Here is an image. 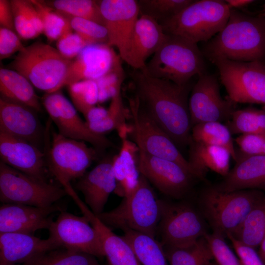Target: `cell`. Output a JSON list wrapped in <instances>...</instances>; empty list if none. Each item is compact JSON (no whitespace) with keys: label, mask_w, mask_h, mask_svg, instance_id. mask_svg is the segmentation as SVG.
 I'll list each match as a JSON object with an SVG mask.
<instances>
[{"label":"cell","mask_w":265,"mask_h":265,"mask_svg":"<svg viewBox=\"0 0 265 265\" xmlns=\"http://www.w3.org/2000/svg\"><path fill=\"white\" fill-rule=\"evenodd\" d=\"M188 162L196 178L203 179L211 170L225 177L230 171L229 152L225 148L192 140Z\"/></svg>","instance_id":"cell-27"},{"label":"cell","mask_w":265,"mask_h":265,"mask_svg":"<svg viewBox=\"0 0 265 265\" xmlns=\"http://www.w3.org/2000/svg\"><path fill=\"white\" fill-rule=\"evenodd\" d=\"M192 0H140L137 3L140 15L148 16L159 23L178 14Z\"/></svg>","instance_id":"cell-39"},{"label":"cell","mask_w":265,"mask_h":265,"mask_svg":"<svg viewBox=\"0 0 265 265\" xmlns=\"http://www.w3.org/2000/svg\"><path fill=\"white\" fill-rule=\"evenodd\" d=\"M265 198L258 190L224 192L211 187L203 192L200 203L214 232L224 236L233 234L252 209Z\"/></svg>","instance_id":"cell-7"},{"label":"cell","mask_w":265,"mask_h":265,"mask_svg":"<svg viewBox=\"0 0 265 265\" xmlns=\"http://www.w3.org/2000/svg\"></svg>","instance_id":"cell-58"},{"label":"cell","mask_w":265,"mask_h":265,"mask_svg":"<svg viewBox=\"0 0 265 265\" xmlns=\"http://www.w3.org/2000/svg\"><path fill=\"white\" fill-rule=\"evenodd\" d=\"M217 68L228 98L235 104L252 103L265 106V63L224 58L212 62Z\"/></svg>","instance_id":"cell-9"},{"label":"cell","mask_w":265,"mask_h":265,"mask_svg":"<svg viewBox=\"0 0 265 265\" xmlns=\"http://www.w3.org/2000/svg\"><path fill=\"white\" fill-rule=\"evenodd\" d=\"M116 186L112 158L102 160L86 172L78 179L75 187L82 193L86 205L98 216L104 212L108 198Z\"/></svg>","instance_id":"cell-22"},{"label":"cell","mask_w":265,"mask_h":265,"mask_svg":"<svg viewBox=\"0 0 265 265\" xmlns=\"http://www.w3.org/2000/svg\"><path fill=\"white\" fill-rule=\"evenodd\" d=\"M235 141L239 153L249 156H265V135L245 134L237 137Z\"/></svg>","instance_id":"cell-46"},{"label":"cell","mask_w":265,"mask_h":265,"mask_svg":"<svg viewBox=\"0 0 265 265\" xmlns=\"http://www.w3.org/2000/svg\"><path fill=\"white\" fill-rule=\"evenodd\" d=\"M45 2L49 6L68 18L86 19L105 26L97 0H54Z\"/></svg>","instance_id":"cell-36"},{"label":"cell","mask_w":265,"mask_h":265,"mask_svg":"<svg viewBox=\"0 0 265 265\" xmlns=\"http://www.w3.org/2000/svg\"><path fill=\"white\" fill-rule=\"evenodd\" d=\"M98 152L89 147L84 141L66 137L52 132L51 145L45 153L47 168L65 188L72 181L79 179L86 172Z\"/></svg>","instance_id":"cell-10"},{"label":"cell","mask_w":265,"mask_h":265,"mask_svg":"<svg viewBox=\"0 0 265 265\" xmlns=\"http://www.w3.org/2000/svg\"><path fill=\"white\" fill-rule=\"evenodd\" d=\"M227 237L231 241L241 265H265L255 249L244 244L231 234Z\"/></svg>","instance_id":"cell-48"},{"label":"cell","mask_w":265,"mask_h":265,"mask_svg":"<svg viewBox=\"0 0 265 265\" xmlns=\"http://www.w3.org/2000/svg\"><path fill=\"white\" fill-rule=\"evenodd\" d=\"M225 1L230 9L242 8L254 2V0H226Z\"/></svg>","instance_id":"cell-52"},{"label":"cell","mask_w":265,"mask_h":265,"mask_svg":"<svg viewBox=\"0 0 265 265\" xmlns=\"http://www.w3.org/2000/svg\"><path fill=\"white\" fill-rule=\"evenodd\" d=\"M263 14L265 16V2L263 5Z\"/></svg>","instance_id":"cell-55"},{"label":"cell","mask_w":265,"mask_h":265,"mask_svg":"<svg viewBox=\"0 0 265 265\" xmlns=\"http://www.w3.org/2000/svg\"><path fill=\"white\" fill-rule=\"evenodd\" d=\"M208 265H217V264L215 265V264H212V263L211 262Z\"/></svg>","instance_id":"cell-56"},{"label":"cell","mask_w":265,"mask_h":265,"mask_svg":"<svg viewBox=\"0 0 265 265\" xmlns=\"http://www.w3.org/2000/svg\"><path fill=\"white\" fill-rule=\"evenodd\" d=\"M129 104L132 119L129 132L138 149L153 156L176 162L195 177L188 160L167 133L141 107L138 98L135 96L130 98Z\"/></svg>","instance_id":"cell-11"},{"label":"cell","mask_w":265,"mask_h":265,"mask_svg":"<svg viewBox=\"0 0 265 265\" xmlns=\"http://www.w3.org/2000/svg\"><path fill=\"white\" fill-rule=\"evenodd\" d=\"M141 107L176 144L189 145L192 125L188 107L190 83L179 85L134 70L130 74Z\"/></svg>","instance_id":"cell-1"},{"label":"cell","mask_w":265,"mask_h":265,"mask_svg":"<svg viewBox=\"0 0 265 265\" xmlns=\"http://www.w3.org/2000/svg\"><path fill=\"white\" fill-rule=\"evenodd\" d=\"M65 210L56 203L47 207L16 204H2L0 207V233L32 234L40 229H49L53 214Z\"/></svg>","instance_id":"cell-20"},{"label":"cell","mask_w":265,"mask_h":265,"mask_svg":"<svg viewBox=\"0 0 265 265\" xmlns=\"http://www.w3.org/2000/svg\"><path fill=\"white\" fill-rule=\"evenodd\" d=\"M109 265L107 263L105 264V265Z\"/></svg>","instance_id":"cell-57"},{"label":"cell","mask_w":265,"mask_h":265,"mask_svg":"<svg viewBox=\"0 0 265 265\" xmlns=\"http://www.w3.org/2000/svg\"><path fill=\"white\" fill-rule=\"evenodd\" d=\"M25 46L22 43L17 33L6 28L0 27V59L9 57L19 53Z\"/></svg>","instance_id":"cell-47"},{"label":"cell","mask_w":265,"mask_h":265,"mask_svg":"<svg viewBox=\"0 0 265 265\" xmlns=\"http://www.w3.org/2000/svg\"><path fill=\"white\" fill-rule=\"evenodd\" d=\"M122 138L120 151L113 158V169L117 182L114 191L121 190L125 195H129L137 187L140 177L135 160L138 149L126 136Z\"/></svg>","instance_id":"cell-28"},{"label":"cell","mask_w":265,"mask_h":265,"mask_svg":"<svg viewBox=\"0 0 265 265\" xmlns=\"http://www.w3.org/2000/svg\"><path fill=\"white\" fill-rule=\"evenodd\" d=\"M121 59L107 44L89 45L72 60L62 87L83 80H96L122 67Z\"/></svg>","instance_id":"cell-18"},{"label":"cell","mask_w":265,"mask_h":265,"mask_svg":"<svg viewBox=\"0 0 265 265\" xmlns=\"http://www.w3.org/2000/svg\"><path fill=\"white\" fill-rule=\"evenodd\" d=\"M1 97L27 106L41 112L39 97L31 82L24 76L11 69H0Z\"/></svg>","instance_id":"cell-29"},{"label":"cell","mask_w":265,"mask_h":265,"mask_svg":"<svg viewBox=\"0 0 265 265\" xmlns=\"http://www.w3.org/2000/svg\"><path fill=\"white\" fill-rule=\"evenodd\" d=\"M22 265H101L97 258L83 252L58 248L39 254Z\"/></svg>","instance_id":"cell-37"},{"label":"cell","mask_w":265,"mask_h":265,"mask_svg":"<svg viewBox=\"0 0 265 265\" xmlns=\"http://www.w3.org/2000/svg\"><path fill=\"white\" fill-rule=\"evenodd\" d=\"M232 235L252 248L259 246L265 236V198L252 209Z\"/></svg>","instance_id":"cell-32"},{"label":"cell","mask_w":265,"mask_h":265,"mask_svg":"<svg viewBox=\"0 0 265 265\" xmlns=\"http://www.w3.org/2000/svg\"><path fill=\"white\" fill-rule=\"evenodd\" d=\"M72 29L88 45L107 44V29L104 26L82 18L70 17Z\"/></svg>","instance_id":"cell-41"},{"label":"cell","mask_w":265,"mask_h":265,"mask_svg":"<svg viewBox=\"0 0 265 265\" xmlns=\"http://www.w3.org/2000/svg\"><path fill=\"white\" fill-rule=\"evenodd\" d=\"M124 74L122 66L95 80L98 89L99 102H103L113 97L117 90L121 87Z\"/></svg>","instance_id":"cell-43"},{"label":"cell","mask_w":265,"mask_h":265,"mask_svg":"<svg viewBox=\"0 0 265 265\" xmlns=\"http://www.w3.org/2000/svg\"><path fill=\"white\" fill-rule=\"evenodd\" d=\"M217 265H241L238 258L225 242L224 236L213 232L204 237Z\"/></svg>","instance_id":"cell-42"},{"label":"cell","mask_w":265,"mask_h":265,"mask_svg":"<svg viewBox=\"0 0 265 265\" xmlns=\"http://www.w3.org/2000/svg\"><path fill=\"white\" fill-rule=\"evenodd\" d=\"M58 248L50 237L41 239L29 234L0 233V259L14 264L22 265L39 254Z\"/></svg>","instance_id":"cell-26"},{"label":"cell","mask_w":265,"mask_h":265,"mask_svg":"<svg viewBox=\"0 0 265 265\" xmlns=\"http://www.w3.org/2000/svg\"><path fill=\"white\" fill-rule=\"evenodd\" d=\"M231 9L225 0H193L174 17L159 23L166 34L197 43L207 42L226 25Z\"/></svg>","instance_id":"cell-5"},{"label":"cell","mask_w":265,"mask_h":265,"mask_svg":"<svg viewBox=\"0 0 265 265\" xmlns=\"http://www.w3.org/2000/svg\"><path fill=\"white\" fill-rule=\"evenodd\" d=\"M236 164L215 187L222 191L265 190V156H249L237 151Z\"/></svg>","instance_id":"cell-24"},{"label":"cell","mask_w":265,"mask_h":265,"mask_svg":"<svg viewBox=\"0 0 265 265\" xmlns=\"http://www.w3.org/2000/svg\"><path fill=\"white\" fill-rule=\"evenodd\" d=\"M123 231L142 265H169L162 245L155 238L132 230Z\"/></svg>","instance_id":"cell-30"},{"label":"cell","mask_w":265,"mask_h":265,"mask_svg":"<svg viewBox=\"0 0 265 265\" xmlns=\"http://www.w3.org/2000/svg\"><path fill=\"white\" fill-rule=\"evenodd\" d=\"M163 247L169 265H208L213 259L204 237L187 247Z\"/></svg>","instance_id":"cell-33"},{"label":"cell","mask_w":265,"mask_h":265,"mask_svg":"<svg viewBox=\"0 0 265 265\" xmlns=\"http://www.w3.org/2000/svg\"><path fill=\"white\" fill-rule=\"evenodd\" d=\"M0 156L10 167L47 182L46 156L36 145L0 132Z\"/></svg>","instance_id":"cell-19"},{"label":"cell","mask_w":265,"mask_h":265,"mask_svg":"<svg viewBox=\"0 0 265 265\" xmlns=\"http://www.w3.org/2000/svg\"><path fill=\"white\" fill-rule=\"evenodd\" d=\"M87 42L77 33L71 30L56 41V49L65 58L73 60L87 46Z\"/></svg>","instance_id":"cell-45"},{"label":"cell","mask_w":265,"mask_h":265,"mask_svg":"<svg viewBox=\"0 0 265 265\" xmlns=\"http://www.w3.org/2000/svg\"><path fill=\"white\" fill-rule=\"evenodd\" d=\"M107 110L101 106H94L84 116L86 122L91 123L102 119L106 115Z\"/></svg>","instance_id":"cell-51"},{"label":"cell","mask_w":265,"mask_h":265,"mask_svg":"<svg viewBox=\"0 0 265 265\" xmlns=\"http://www.w3.org/2000/svg\"><path fill=\"white\" fill-rule=\"evenodd\" d=\"M68 86L74 106L84 116L99 102L98 89L95 80H83Z\"/></svg>","instance_id":"cell-40"},{"label":"cell","mask_w":265,"mask_h":265,"mask_svg":"<svg viewBox=\"0 0 265 265\" xmlns=\"http://www.w3.org/2000/svg\"><path fill=\"white\" fill-rule=\"evenodd\" d=\"M12 8L15 28L20 38L27 40L36 38V32L25 10L23 0H10Z\"/></svg>","instance_id":"cell-44"},{"label":"cell","mask_w":265,"mask_h":265,"mask_svg":"<svg viewBox=\"0 0 265 265\" xmlns=\"http://www.w3.org/2000/svg\"><path fill=\"white\" fill-rule=\"evenodd\" d=\"M126 118V111L123 102L121 87L111 98L106 115L102 119L95 122H85L88 128L95 133L104 134L117 130L121 134L128 132Z\"/></svg>","instance_id":"cell-34"},{"label":"cell","mask_w":265,"mask_h":265,"mask_svg":"<svg viewBox=\"0 0 265 265\" xmlns=\"http://www.w3.org/2000/svg\"><path fill=\"white\" fill-rule=\"evenodd\" d=\"M0 265H22L21 264H14L3 259H0Z\"/></svg>","instance_id":"cell-54"},{"label":"cell","mask_w":265,"mask_h":265,"mask_svg":"<svg viewBox=\"0 0 265 265\" xmlns=\"http://www.w3.org/2000/svg\"><path fill=\"white\" fill-rule=\"evenodd\" d=\"M48 230L49 237L60 248L99 258L105 257L97 231L83 215L80 216L63 210L52 221Z\"/></svg>","instance_id":"cell-14"},{"label":"cell","mask_w":265,"mask_h":265,"mask_svg":"<svg viewBox=\"0 0 265 265\" xmlns=\"http://www.w3.org/2000/svg\"><path fill=\"white\" fill-rule=\"evenodd\" d=\"M226 125L232 134L265 135V109L247 107L236 109Z\"/></svg>","instance_id":"cell-35"},{"label":"cell","mask_w":265,"mask_h":265,"mask_svg":"<svg viewBox=\"0 0 265 265\" xmlns=\"http://www.w3.org/2000/svg\"><path fill=\"white\" fill-rule=\"evenodd\" d=\"M0 25L16 32L10 0H0Z\"/></svg>","instance_id":"cell-49"},{"label":"cell","mask_w":265,"mask_h":265,"mask_svg":"<svg viewBox=\"0 0 265 265\" xmlns=\"http://www.w3.org/2000/svg\"><path fill=\"white\" fill-rule=\"evenodd\" d=\"M137 159L140 174L160 192L171 197L180 198L184 196L195 178L178 163L153 156L140 149Z\"/></svg>","instance_id":"cell-16"},{"label":"cell","mask_w":265,"mask_h":265,"mask_svg":"<svg viewBox=\"0 0 265 265\" xmlns=\"http://www.w3.org/2000/svg\"><path fill=\"white\" fill-rule=\"evenodd\" d=\"M161 215L159 199L142 175L133 192L112 210L97 216L109 227L132 230L156 238Z\"/></svg>","instance_id":"cell-4"},{"label":"cell","mask_w":265,"mask_h":265,"mask_svg":"<svg viewBox=\"0 0 265 265\" xmlns=\"http://www.w3.org/2000/svg\"><path fill=\"white\" fill-rule=\"evenodd\" d=\"M42 104L58 133L67 138L89 143L98 152L112 147L113 144L104 134L93 132L79 115L76 108L60 90L46 93Z\"/></svg>","instance_id":"cell-13"},{"label":"cell","mask_w":265,"mask_h":265,"mask_svg":"<svg viewBox=\"0 0 265 265\" xmlns=\"http://www.w3.org/2000/svg\"><path fill=\"white\" fill-rule=\"evenodd\" d=\"M33 109L0 98V132L38 147L43 136L40 122Z\"/></svg>","instance_id":"cell-21"},{"label":"cell","mask_w":265,"mask_h":265,"mask_svg":"<svg viewBox=\"0 0 265 265\" xmlns=\"http://www.w3.org/2000/svg\"><path fill=\"white\" fill-rule=\"evenodd\" d=\"M72 60L64 57L56 48L38 41L18 53L8 66L36 88L50 93L62 88Z\"/></svg>","instance_id":"cell-6"},{"label":"cell","mask_w":265,"mask_h":265,"mask_svg":"<svg viewBox=\"0 0 265 265\" xmlns=\"http://www.w3.org/2000/svg\"><path fill=\"white\" fill-rule=\"evenodd\" d=\"M157 234L163 246L186 248L207 234L203 220L191 205L161 200V215Z\"/></svg>","instance_id":"cell-12"},{"label":"cell","mask_w":265,"mask_h":265,"mask_svg":"<svg viewBox=\"0 0 265 265\" xmlns=\"http://www.w3.org/2000/svg\"><path fill=\"white\" fill-rule=\"evenodd\" d=\"M83 215L97 231L109 265H142L129 243L114 233L81 199L76 201Z\"/></svg>","instance_id":"cell-25"},{"label":"cell","mask_w":265,"mask_h":265,"mask_svg":"<svg viewBox=\"0 0 265 265\" xmlns=\"http://www.w3.org/2000/svg\"><path fill=\"white\" fill-rule=\"evenodd\" d=\"M235 103L222 98L216 77L208 73L198 77L188 100L192 126L207 122L229 121L236 110Z\"/></svg>","instance_id":"cell-15"},{"label":"cell","mask_w":265,"mask_h":265,"mask_svg":"<svg viewBox=\"0 0 265 265\" xmlns=\"http://www.w3.org/2000/svg\"><path fill=\"white\" fill-rule=\"evenodd\" d=\"M108 34L107 45L115 47L125 60L140 13L137 0H97Z\"/></svg>","instance_id":"cell-17"},{"label":"cell","mask_w":265,"mask_h":265,"mask_svg":"<svg viewBox=\"0 0 265 265\" xmlns=\"http://www.w3.org/2000/svg\"><path fill=\"white\" fill-rule=\"evenodd\" d=\"M26 12L38 35L43 33V25L41 17L31 0H23Z\"/></svg>","instance_id":"cell-50"},{"label":"cell","mask_w":265,"mask_h":265,"mask_svg":"<svg viewBox=\"0 0 265 265\" xmlns=\"http://www.w3.org/2000/svg\"><path fill=\"white\" fill-rule=\"evenodd\" d=\"M166 36L158 21L148 16L140 15L135 24L124 61L134 70L143 71L146 60L158 50Z\"/></svg>","instance_id":"cell-23"},{"label":"cell","mask_w":265,"mask_h":265,"mask_svg":"<svg viewBox=\"0 0 265 265\" xmlns=\"http://www.w3.org/2000/svg\"><path fill=\"white\" fill-rule=\"evenodd\" d=\"M258 254L263 262L265 265V236L259 245Z\"/></svg>","instance_id":"cell-53"},{"label":"cell","mask_w":265,"mask_h":265,"mask_svg":"<svg viewBox=\"0 0 265 265\" xmlns=\"http://www.w3.org/2000/svg\"><path fill=\"white\" fill-rule=\"evenodd\" d=\"M201 51L212 62L224 58L265 63V16H251L231 9L225 26L206 42Z\"/></svg>","instance_id":"cell-2"},{"label":"cell","mask_w":265,"mask_h":265,"mask_svg":"<svg viewBox=\"0 0 265 265\" xmlns=\"http://www.w3.org/2000/svg\"><path fill=\"white\" fill-rule=\"evenodd\" d=\"M43 25V33L50 42L57 41L66 32L72 30L70 19L49 6L45 1L32 0Z\"/></svg>","instance_id":"cell-38"},{"label":"cell","mask_w":265,"mask_h":265,"mask_svg":"<svg viewBox=\"0 0 265 265\" xmlns=\"http://www.w3.org/2000/svg\"><path fill=\"white\" fill-rule=\"evenodd\" d=\"M192 140L207 145L220 147L227 150L236 161L237 151L232 133L226 126L219 122H207L193 126L191 129Z\"/></svg>","instance_id":"cell-31"},{"label":"cell","mask_w":265,"mask_h":265,"mask_svg":"<svg viewBox=\"0 0 265 265\" xmlns=\"http://www.w3.org/2000/svg\"><path fill=\"white\" fill-rule=\"evenodd\" d=\"M67 194L61 186L41 181L0 161V201L38 207L51 206Z\"/></svg>","instance_id":"cell-8"},{"label":"cell","mask_w":265,"mask_h":265,"mask_svg":"<svg viewBox=\"0 0 265 265\" xmlns=\"http://www.w3.org/2000/svg\"><path fill=\"white\" fill-rule=\"evenodd\" d=\"M204 57L197 43L166 34L163 43L142 71L154 78L184 85L194 76L206 73Z\"/></svg>","instance_id":"cell-3"}]
</instances>
